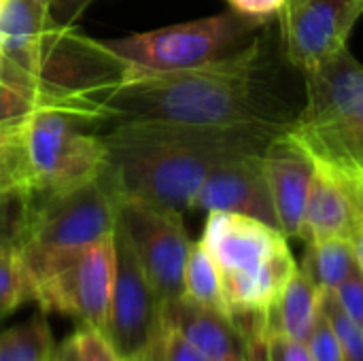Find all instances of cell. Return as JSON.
Listing matches in <instances>:
<instances>
[{"label":"cell","mask_w":363,"mask_h":361,"mask_svg":"<svg viewBox=\"0 0 363 361\" xmlns=\"http://www.w3.org/2000/svg\"><path fill=\"white\" fill-rule=\"evenodd\" d=\"M34 174L26 147L23 115L0 119V194H30Z\"/></svg>","instance_id":"cell-17"},{"label":"cell","mask_w":363,"mask_h":361,"mask_svg":"<svg viewBox=\"0 0 363 361\" xmlns=\"http://www.w3.org/2000/svg\"><path fill=\"white\" fill-rule=\"evenodd\" d=\"M53 334L45 315L0 332V361H51Z\"/></svg>","instance_id":"cell-19"},{"label":"cell","mask_w":363,"mask_h":361,"mask_svg":"<svg viewBox=\"0 0 363 361\" xmlns=\"http://www.w3.org/2000/svg\"><path fill=\"white\" fill-rule=\"evenodd\" d=\"M323 311L330 317L340 347H342V357L345 361H363V326L353 321L334 300L332 294L323 296Z\"/></svg>","instance_id":"cell-23"},{"label":"cell","mask_w":363,"mask_h":361,"mask_svg":"<svg viewBox=\"0 0 363 361\" xmlns=\"http://www.w3.org/2000/svg\"><path fill=\"white\" fill-rule=\"evenodd\" d=\"M338 306L359 326H363V270L359 264L347 274V279L332 294Z\"/></svg>","instance_id":"cell-25"},{"label":"cell","mask_w":363,"mask_h":361,"mask_svg":"<svg viewBox=\"0 0 363 361\" xmlns=\"http://www.w3.org/2000/svg\"><path fill=\"white\" fill-rule=\"evenodd\" d=\"M162 321L211 361H242L249 355V338L230 315L179 298L162 304Z\"/></svg>","instance_id":"cell-14"},{"label":"cell","mask_w":363,"mask_h":361,"mask_svg":"<svg viewBox=\"0 0 363 361\" xmlns=\"http://www.w3.org/2000/svg\"><path fill=\"white\" fill-rule=\"evenodd\" d=\"M357 264L351 238L334 236L306 243L302 266H298L323 294H334L336 287Z\"/></svg>","instance_id":"cell-16"},{"label":"cell","mask_w":363,"mask_h":361,"mask_svg":"<svg viewBox=\"0 0 363 361\" xmlns=\"http://www.w3.org/2000/svg\"><path fill=\"white\" fill-rule=\"evenodd\" d=\"M228 2L232 4L234 11L259 19L262 23L268 21L272 15H279L281 6L285 4V0H228Z\"/></svg>","instance_id":"cell-28"},{"label":"cell","mask_w":363,"mask_h":361,"mask_svg":"<svg viewBox=\"0 0 363 361\" xmlns=\"http://www.w3.org/2000/svg\"><path fill=\"white\" fill-rule=\"evenodd\" d=\"M249 361H268L266 338L262 334H249Z\"/></svg>","instance_id":"cell-30"},{"label":"cell","mask_w":363,"mask_h":361,"mask_svg":"<svg viewBox=\"0 0 363 361\" xmlns=\"http://www.w3.org/2000/svg\"><path fill=\"white\" fill-rule=\"evenodd\" d=\"M23 219V194H0V240L17 245Z\"/></svg>","instance_id":"cell-26"},{"label":"cell","mask_w":363,"mask_h":361,"mask_svg":"<svg viewBox=\"0 0 363 361\" xmlns=\"http://www.w3.org/2000/svg\"><path fill=\"white\" fill-rule=\"evenodd\" d=\"M51 361H121L106 336L91 328H79L72 336L62 340Z\"/></svg>","instance_id":"cell-21"},{"label":"cell","mask_w":363,"mask_h":361,"mask_svg":"<svg viewBox=\"0 0 363 361\" xmlns=\"http://www.w3.org/2000/svg\"><path fill=\"white\" fill-rule=\"evenodd\" d=\"M72 115L38 106L23 115L26 147L34 174L32 191H55L100 179L106 166L102 136L81 130Z\"/></svg>","instance_id":"cell-8"},{"label":"cell","mask_w":363,"mask_h":361,"mask_svg":"<svg viewBox=\"0 0 363 361\" xmlns=\"http://www.w3.org/2000/svg\"><path fill=\"white\" fill-rule=\"evenodd\" d=\"M191 211L236 213L279 230L264 153L236 157L217 166L200 185Z\"/></svg>","instance_id":"cell-12"},{"label":"cell","mask_w":363,"mask_h":361,"mask_svg":"<svg viewBox=\"0 0 363 361\" xmlns=\"http://www.w3.org/2000/svg\"><path fill=\"white\" fill-rule=\"evenodd\" d=\"M115 202L117 221L162 302L183 298L185 264L191 249L183 215L134 198H115Z\"/></svg>","instance_id":"cell-9"},{"label":"cell","mask_w":363,"mask_h":361,"mask_svg":"<svg viewBox=\"0 0 363 361\" xmlns=\"http://www.w3.org/2000/svg\"><path fill=\"white\" fill-rule=\"evenodd\" d=\"M34 2H38V4H40V6H45V9H49V6H51V2H53V0H34Z\"/></svg>","instance_id":"cell-32"},{"label":"cell","mask_w":363,"mask_h":361,"mask_svg":"<svg viewBox=\"0 0 363 361\" xmlns=\"http://www.w3.org/2000/svg\"><path fill=\"white\" fill-rule=\"evenodd\" d=\"M266 349H268V361H315L306 343L287 338L283 334H268Z\"/></svg>","instance_id":"cell-27"},{"label":"cell","mask_w":363,"mask_h":361,"mask_svg":"<svg viewBox=\"0 0 363 361\" xmlns=\"http://www.w3.org/2000/svg\"><path fill=\"white\" fill-rule=\"evenodd\" d=\"M306 347L315 361H345L338 334H336L330 317L325 315L323 306H321V313L306 338Z\"/></svg>","instance_id":"cell-24"},{"label":"cell","mask_w":363,"mask_h":361,"mask_svg":"<svg viewBox=\"0 0 363 361\" xmlns=\"http://www.w3.org/2000/svg\"><path fill=\"white\" fill-rule=\"evenodd\" d=\"M262 40L187 70H143L123 64L121 74L87 98L96 123L162 121L185 126H232L289 121L259 98Z\"/></svg>","instance_id":"cell-2"},{"label":"cell","mask_w":363,"mask_h":361,"mask_svg":"<svg viewBox=\"0 0 363 361\" xmlns=\"http://www.w3.org/2000/svg\"><path fill=\"white\" fill-rule=\"evenodd\" d=\"M132 361H143V360H132Z\"/></svg>","instance_id":"cell-36"},{"label":"cell","mask_w":363,"mask_h":361,"mask_svg":"<svg viewBox=\"0 0 363 361\" xmlns=\"http://www.w3.org/2000/svg\"><path fill=\"white\" fill-rule=\"evenodd\" d=\"M30 300L32 283L21 251L15 243L0 240V323Z\"/></svg>","instance_id":"cell-20"},{"label":"cell","mask_w":363,"mask_h":361,"mask_svg":"<svg viewBox=\"0 0 363 361\" xmlns=\"http://www.w3.org/2000/svg\"><path fill=\"white\" fill-rule=\"evenodd\" d=\"M304 79L306 106L287 136L315 164L363 177V64L345 47Z\"/></svg>","instance_id":"cell-4"},{"label":"cell","mask_w":363,"mask_h":361,"mask_svg":"<svg viewBox=\"0 0 363 361\" xmlns=\"http://www.w3.org/2000/svg\"><path fill=\"white\" fill-rule=\"evenodd\" d=\"M264 166L272 191L279 230L285 234V238H300L315 164L308 153L287 136L285 130L266 147Z\"/></svg>","instance_id":"cell-13"},{"label":"cell","mask_w":363,"mask_h":361,"mask_svg":"<svg viewBox=\"0 0 363 361\" xmlns=\"http://www.w3.org/2000/svg\"><path fill=\"white\" fill-rule=\"evenodd\" d=\"M2 4H4V0H0V6H2Z\"/></svg>","instance_id":"cell-34"},{"label":"cell","mask_w":363,"mask_h":361,"mask_svg":"<svg viewBox=\"0 0 363 361\" xmlns=\"http://www.w3.org/2000/svg\"><path fill=\"white\" fill-rule=\"evenodd\" d=\"M32 300L43 313H57L77 321L79 328L106 332L113 279V236L94 245L49 255L26 264Z\"/></svg>","instance_id":"cell-6"},{"label":"cell","mask_w":363,"mask_h":361,"mask_svg":"<svg viewBox=\"0 0 363 361\" xmlns=\"http://www.w3.org/2000/svg\"><path fill=\"white\" fill-rule=\"evenodd\" d=\"M351 240H353V249H355V260H357V264L362 266L363 270V221L357 226V230L353 232Z\"/></svg>","instance_id":"cell-31"},{"label":"cell","mask_w":363,"mask_h":361,"mask_svg":"<svg viewBox=\"0 0 363 361\" xmlns=\"http://www.w3.org/2000/svg\"><path fill=\"white\" fill-rule=\"evenodd\" d=\"M357 4H359V11L363 13V0H357Z\"/></svg>","instance_id":"cell-33"},{"label":"cell","mask_w":363,"mask_h":361,"mask_svg":"<svg viewBox=\"0 0 363 361\" xmlns=\"http://www.w3.org/2000/svg\"><path fill=\"white\" fill-rule=\"evenodd\" d=\"M262 26L238 11L174 23L123 38L100 40L102 47L128 66L143 70H187L221 60Z\"/></svg>","instance_id":"cell-7"},{"label":"cell","mask_w":363,"mask_h":361,"mask_svg":"<svg viewBox=\"0 0 363 361\" xmlns=\"http://www.w3.org/2000/svg\"><path fill=\"white\" fill-rule=\"evenodd\" d=\"M94 0H53L49 6V13L53 17V21H57L60 26H68L72 28L74 21L87 11V6Z\"/></svg>","instance_id":"cell-29"},{"label":"cell","mask_w":363,"mask_h":361,"mask_svg":"<svg viewBox=\"0 0 363 361\" xmlns=\"http://www.w3.org/2000/svg\"><path fill=\"white\" fill-rule=\"evenodd\" d=\"M143 361H211L204 353H200L185 336H181L172 326L160 323V330L145 351Z\"/></svg>","instance_id":"cell-22"},{"label":"cell","mask_w":363,"mask_h":361,"mask_svg":"<svg viewBox=\"0 0 363 361\" xmlns=\"http://www.w3.org/2000/svg\"><path fill=\"white\" fill-rule=\"evenodd\" d=\"M242 361H249V355H247V360H242Z\"/></svg>","instance_id":"cell-35"},{"label":"cell","mask_w":363,"mask_h":361,"mask_svg":"<svg viewBox=\"0 0 363 361\" xmlns=\"http://www.w3.org/2000/svg\"><path fill=\"white\" fill-rule=\"evenodd\" d=\"M323 291L298 268L285 285L277 309L268 317L262 336L283 334L294 340L306 343L323 306Z\"/></svg>","instance_id":"cell-15"},{"label":"cell","mask_w":363,"mask_h":361,"mask_svg":"<svg viewBox=\"0 0 363 361\" xmlns=\"http://www.w3.org/2000/svg\"><path fill=\"white\" fill-rule=\"evenodd\" d=\"M200 240L217 264L232 319L245 336L262 334L298 270L285 234L245 215L213 211Z\"/></svg>","instance_id":"cell-3"},{"label":"cell","mask_w":363,"mask_h":361,"mask_svg":"<svg viewBox=\"0 0 363 361\" xmlns=\"http://www.w3.org/2000/svg\"><path fill=\"white\" fill-rule=\"evenodd\" d=\"M183 298L198 306L230 315L217 264L202 240L191 243L183 277Z\"/></svg>","instance_id":"cell-18"},{"label":"cell","mask_w":363,"mask_h":361,"mask_svg":"<svg viewBox=\"0 0 363 361\" xmlns=\"http://www.w3.org/2000/svg\"><path fill=\"white\" fill-rule=\"evenodd\" d=\"M115 279L106 319V340L121 361L138 360L151 347L162 323V298L149 283L134 247L115 226Z\"/></svg>","instance_id":"cell-10"},{"label":"cell","mask_w":363,"mask_h":361,"mask_svg":"<svg viewBox=\"0 0 363 361\" xmlns=\"http://www.w3.org/2000/svg\"><path fill=\"white\" fill-rule=\"evenodd\" d=\"M117 202L100 179L55 191L23 194L17 247L26 264L113 236Z\"/></svg>","instance_id":"cell-5"},{"label":"cell","mask_w":363,"mask_h":361,"mask_svg":"<svg viewBox=\"0 0 363 361\" xmlns=\"http://www.w3.org/2000/svg\"><path fill=\"white\" fill-rule=\"evenodd\" d=\"M289 123H117L102 136L106 149L102 181L115 198H134L185 215L191 211L200 185L217 166L264 153Z\"/></svg>","instance_id":"cell-1"},{"label":"cell","mask_w":363,"mask_h":361,"mask_svg":"<svg viewBox=\"0 0 363 361\" xmlns=\"http://www.w3.org/2000/svg\"><path fill=\"white\" fill-rule=\"evenodd\" d=\"M357 0H285L279 11L285 57L308 72L347 47L359 19Z\"/></svg>","instance_id":"cell-11"}]
</instances>
